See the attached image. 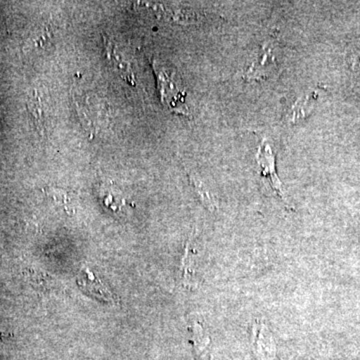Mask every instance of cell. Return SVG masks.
Here are the masks:
<instances>
[{
  "label": "cell",
  "instance_id": "1",
  "mask_svg": "<svg viewBox=\"0 0 360 360\" xmlns=\"http://www.w3.org/2000/svg\"><path fill=\"white\" fill-rule=\"evenodd\" d=\"M153 68L158 79L161 103L174 113L191 115L186 104V92L176 72L156 60L153 61Z\"/></svg>",
  "mask_w": 360,
  "mask_h": 360
},
{
  "label": "cell",
  "instance_id": "2",
  "mask_svg": "<svg viewBox=\"0 0 360 360\" xmlns=\"http://www.w3.org/2000/svg\"><path fill=\"white\" fill-rule=\"evenodd\" d=\"M257 160L260 168H262V175L269 180L274 191L284 201H286L283 184H281V179H278L276 174V158H274L269 142L264 141V139L262 143L260 144L259 148H258Z\"/></svg>",
  "mask_w": 360,
  "mask_h": 360
},
{
  "label": "cell",
  "instance_id": "3",
  "mask_svg": "<svg viewBox=\"0 0 360 360\" xmlns=\"http://www.w3.org/2000/svg\"><path fill=\"white\" fill-rule=\"evenodd\" d=\"M277 63L271 45L264 44L262 56L246 70L245 77L248 80H260L272 77L276 72Z\"/></svg>",
  "mask_w": 360,
  "mask_h": 360
},
{
  "label": "cell",
  "instance_id": "4",
  "mask_svg": "<svg viewBox=\"0 0 360 360\" xmlns=\"http://www.w3.org/2000/svg\"><path fill=\"white\" fill-rule=\"evenodd\" d=\"M104 44H105L106 58L113 70L122 77L125 82H129L130 85H135V80L134 70H132L131 65L122 56V52L118 51L115 42L111 40L103 37Z\"/></svg>",
  "mask_w": 360,
  "mask_h": 360
},
{
  "label": "cell",
  "instance_id": "5",
  "mask_svg": "<svg viewBox=\"0 0 360 360\" xmlns=\"http://www.w3.org/2000/svg\"><path fill=\"white\" fill-rule=\"evenodd\" d=\"M77 281L80 288L87 295L94 296L96 300H103V302H112V295L110 291L106 290L105 286L89 271V269H82Z\"/></svg>",
  "mask_w": 360,
  "mask_h": 360
},
{
  "label": "cell",
  "instance_id": "6",
  "mask_svg": "<svg viewBox=\"0 0 360 360\" xmlns=\"http://www.w3.org/2000/svg\"><path fill=\"white\" fill-rule=\"evenodd\" d=\"M315 98H316L315 92H312V94H307V96H303L302 98L298 99L295 105L292 106V108H291L290 113L291 122H296V120L305 117L307 115H309L312 108H314Z\"/></svg>",
  "mask_w": 360,
  "mask_h": 360
},
{
  "label": "cell",
  "instance_id": "7",
  "mask_svg": "<svg viewBox=\"0 0 360 360\" xmlns=\"http://www.w3.org/2000/svg\"><path fill=\"white\" fill-rule=\"evenodd\" d=\"M27 106L28 111H30V115H32L33 120L37 123V127L40 129L42 125L44 115H42L41 101H40V98L39 96H37V91H34L32 96H30V98L28 99Z\"/></svg>",
  "mask_w": 360,
  "mask_h": 360
},
{
  "label": "cell",
  "instance_id": "8",
  "mask_svg": "<svg viewBox=\"0 0 360 360\" xmlns=\"http://www.w3.org/2000/svg\"><path fill=\"white\" fill-rule=\"evenodd\" d=\"M193 180V186L195 187L196 191H198V195L201 198V201L205 203L206 207L210 208V210H212V208L215 207L214 202H213L212 196L210 195V193L205 191V187L202 186L200 181L198 180L191 179Z\"/></svg>",
  "mask_w": 360,
  "mask_h": 360
},
{
  "label": "cell",
  "instance_id": "9",
  "mask_svg": "<svg viewBox=\"0 0 360 360\" xmlns=\"http://www.w3.org/2000/svg\"><path fill=\"white\" fill-rule=\"evenodd\" d=\"M352 66L354 70L360 72V49L355 51L352 56Z\"/></svg>",
  "mask_w": 360,
  "mask_h": 360
}]
</instances>
